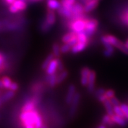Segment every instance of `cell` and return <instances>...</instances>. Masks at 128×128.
Instances as JSON below:
<instances>
[{
    "mask_svg": "<svg viewBox=\"0 0 128 128\" xmlns=\"http://www.w3.org/2000/svg\"><path fill=\"white\" fill-rule=\"evenodd\" d=\"M71 49L72 47L68 43H63L62 45L60 46V52L63 54L70 52Z\"/></svg>",
    "mask_w": 128,
    "mask_h": 128,
    "instance_id": "cell-30",
    "label": "cell"
},
{
    "mask_svg": "<svg viewBox=\"0 0 128 128\" xmlns=\"http://www.w3.org/2000/svg\"><path fill=\"white\" fill-rule=\"evenodd\" d=\"M15 95H16V93L14 91L9 90L6 91V92L4 93V94H2L0 96V99H2V101H3V103H6L7 101H8L9 100L12 99L13 97H14Z\"/></svg>",
    "mask_w": 128,
    "mask_h": 128,
    "instance_id": "cell-18",
    "label": "cell"
},
{
    "mask_svg": "<svg viewBox=\"0 0 128 128\" xmlns=\"http://www.w3.org/2000/svg\"><path fill=\"white\" fill-rule=\"evenodd\" d=\"M102 104L104 105V107L106 108L107 114H108L110 116L113 115V114H114V107L112 105V103H111V102H110V99H107Z\"/></svg>",
    "mask_w": 128,
    "mask_h": 128,
    "instance_id": "cell-21",
    "label": "cell"
},
{
    "mask_svg": "<svg viewBox=\"0 0 128 128\" xmlns=\"http://www.w3.org/2000/svg\"><path fill=\"white\" fill-rule=\"evenodd\" d=\"M4 31H5V29H4L3 22L0 21V32H3Z\"/></svg>",
    "mask_w": 128,
    "mask_h": 128,
    "instance_id": "cell-41",
    "label": "cell"
},
{
    "mask_svg": "<svg viewBox=\"0 0 128 128\" xmlns=\"http://www.w3.org/2000/svg\"><path fill=\"white\" fill-rule=\"evenodd\" d=\"M110 102L112 103V105H113V107H115V106H120L121 105V103L120 102L119 99L116 97L115 96L113 97H112L111 99H110Z\"/></svg>",
    "mask_w": 128,
    "mask_h": 128,
    "instance_id": "cell-35",
    "label": "cell"
},
{
    "mask_svg": "<svg viewBox=\"0 0 128 128\" xmlns=\"http://www.w3.org/2000/svg\"><path fill=\"white\" fill-rule=\"evenodd\" d=\"M100 1L98 0H90L89 2H86L84 5V10L85 13H89L93 11L96 9L98 8V7L100 4Z\"/></svg>",
    "mask_w": 128,
    "mask_h": 128,
    "instance_id": "cell-10",
    "label": "cell"
},
{
    "mask_svg": "<svg viewBox=\"0 0 128 128\" xmlns=\"http://www.w3.org/2000/svg\"><path fill=\"white\" fill-rule=\"evenodd\" d=\"M102 123L104 124V125H107V126H110V127H113L114 126L115 123H114L113 121L112 120L111 116L109 115L108 114H106L103 116L102 119Z\"/></svg>",
    "mask_w": 128,
    "mask_h": 128,
    "instance_id": "cell-24",
    "label": "cell"
},
{
    "mask_svg": "<svg viewBox=\"0 0 128 128\" xmlns=\"http://www.w3.org/2000/svg\"><path fill=\"white\" fill-rule=\"evenodd\" d=\"M68 75H69L68 71L65 69L64 71H62L60 72L59 73H58L57 78V84L59 85L62 82H63L67 78V77L68 76Z\"/></svg>",
    "mask_w": 128,
    "mask_h": 128,
    "instance_id": "cell-23",
    "label": "cell"
},
{
    "mask_svg": "<svg viewBox=\"0 0 128 128\" xmlns=\"http://www.w3.org/2000/svg\"><path fill=\"white\" fill-rule=\"evenodd\" d=\"M19 88L20 86L19 84H18V83L15 82H12L8 90H9L14 91V92H16V91H18V90H19Z\"/></svg>",
    "mask_w": 128,
    "mask_h": 128,
    "instance_id": "cell-36",
    "label": "cell"
},
{
    "mask_svg": "<svg viewBox=\"0 0 128 128\" xmlns=\"http://www.w3.org/2000/svg\"><path fill=\"white\" fill-rule=\"evenodd\" d=\"M58 58H55L54 60L50 62V65L47 67L45 71L47 75H52L54 73H57L58 70Z\"/></svg>",
    "mask_w": 128,
    "mask_h": 128,
    "instance_id": "cell-9",
    "label": "cell"
},
{
    "mask_svg": "<svg viewBox=\"0 0 128 128\" xmlns=\"http://www.w3.org/2000/svg\"><path fill=\"white\" fill-rule=\"evenodd\" d=\"M99 26V21L97 18L89 16L86 20V27L84 30V33L88 37L91 39L96 33Z\"/></svg>",
    "mask_w": 128,
    "mask_h": 128,
    "instance_id": "cell-2",
    "label": "cell"
},
{
    "mask_svg": "<svg viewBox=\"0 0 128 128\" xmlns=\"http://www.w3.org/2000/svg\"><path fill=\"white\" fill-rule=\"evenodd\" d=\"M58 73H54L52 75H47L45 78V82L46 84L50 88H55L57 86V78Z\"/></svg>",
    "mask_w": 128,
    "mask_h": 128,
    "instance_id": "cell-12",
    "label": "cell"
},
{
    "mask_svg": "<svg viewBox=\"0 0 128 128\" xmlns=\"http://www.w3.org/2000/svg\"><path fill=\"white\" fill-rule=\"evenodd\" d=\"M124 44H125V45L126 46V47L128 49V38L126 39V41H125V43Z\"/></svg>",
    "mask_w": 128,
    "mask_h": 128,
    "instance_id": "cell-46",
    "label": "cell"
},
{
    "mask_svg": "<svg viewBox=\"0 0 128 128\" xmlns=\"http://www.w3.org/2000/svg\"><path fill=\"white\" fill-rule=\"evenodd\" d=\"M57 14L58 15V16L62 17L63 19H70L72 16L71 10L67 9L62 5L60 8L57 10Z\"/></svg>",
    "mask_w": 128,
    "mask_h": 128,
    "instance_id": "cell-13",
    "label": "cell"
},
{
    "mask_svg": "<svg viewBox=\"0 0 128 128\" xmlns=\"http://www.w3.org/2000/svg\"><path fill=\"white\" fill-rule=\"evenodd\" d=\"M20 120L22 128H42L44 123L42 115L36 109L29 112H22Z\"/></svg>",
    "mask_w": 128,
    "mask_h": 128,
    "instance_id": "cell-1",
    "label": "cell"
},
{
    "mask_svg": "<svg viewBox=\"0 0 128 128\" xmlns=\"http://www.w3.org/2000/svg\"><path fill=\"white\" fill-rule=\"evenodd\" d=\"M96 73L95 71L92 70L90 74L89 78H88V84L86 86L88 92L90 94L94 93L95 90V84H96Z\"/></svg>",
    "mask_w": 128,
    "mask_h": 128,
    "instance_id": "cell-7",
    "label": "cell"
},
{
    "mask_svg": "<svg viewBox=\"0 0 128 128\" xmlns=\"http://www.w3.org/2000/svg\"><path fill=\"white\" fill-rule=\"evenodd\" d=\"M42 1H43V0H28V2L30 3H36V2H42Z\"/></svg>",
    "mask_w": 128,
    "mask_h": 128,
    "instance_id": "cell-43",
    "label": "cell"
},
{
    "mask_svg": "<svg viewBox=\"0 0 128 128\" xmlns=\"http://www.w3.org/2000/svg\"><path fill=\"white\" fill-rule=\"evenodd\" d=\"M76 36V33L73 32V31H68V33H65L62 37L61 41L63 43H68Z\"/></svg>",
    "mask_w": 128,
    "mask_h": 128,
    "instance_id": "cell-25",
    "label": "cell"
},
{
    "mask_svg": "<svg viewBox=\"0 0 128 128\" xmlns=\"http://www.w3.org/2000/svg\"><path fill=\"white\" fill-rule=\"evenodd\" d=\"M76 85L71 84L68 86V90H67V93L65 97V103L67 105H70L72 101L73 100L75 94L76 93Z\"/></svg>",
    "mask_w": 128,
    "mask_h": 128,
    "instance_id": "cell-6",
    "label": "cell"
},
{
    "mask_svg": "<svg viewBox=\"0 0 128 128\" xmlns=\"http://www.w3.org/2000/svg\"><path fill=\"white\" fill-rule=\"evenodd\" d=\"M45 19L49 24L52 26H54L57 22V15H56L55 11L47 9Z\"/></svg>",
    "mask_w": 128,
    "mask_h": 128,
    "instance_id": "cell-8",
    "label": "cell"
},
{
    "mask_svg": "<svg viewBox=\"0 0 128 128\" xmlns=\"http://www.w3.org/2000/svg\"><path fill=\"white\" fill-rule=\"evenodd\" d=\"M92 70L90 69V67L87 66L83 67V68L81 69L80 75H81V84L83 86L86 87L88 84V78H89L90 74Z\"/></svg>",
    "mask_w": 128,
    "mask_h": 128,
    "instance_id": "cell-4",
    "label": "cell"
},
{
    "mask_svg": "<svg viewBox=\"0 0 128 128\" xmlns=\"http://www.w3.org/2000/svg\"><path fill=\"white\" fill-rule=\"evenodd\" d=\"M52 27L51 25H50L47 22V21L46 20V19L42 20V21L41 22L40 25V31L44 33H46L48 32H50L52 29Z\"/></svg>",
    "mask_w": 128,
    "mask_h": 128,
    "instance_id": "cell-22",
    "label": "cell"
},
{
    "mask_svg": "<svg viewBox=\"0 0 128 128\" xmlns=\"http://www.w3.org/2000/svg\"><path fill=\"white\" fill-rule=\"evenodd\" d=\"M106 90L104 88H98L97 90H94V96L96 97V99H98L100 96H102L104 94H105V92H106Z\"/></svg>",
    "mask_w": 128,
    "mask_h": 128,
    "instance_id": "cell-32",
    "label": "cell"
},
{
    "mask_svg": "<svg viewBox=\"0 0 128 128\" xmlns=\"http://www.w3.org/2000/svg\"><path fill=\"white\" fill-rule=\"evenodd\" d=\"M81 99V95L79 92H77L75 94L74 97L70 105V109H69V116L71 118H73L76 116L78 111V107L80 105V101Z\"/></svg>",
    "mask_w": 128,
    "mask_h": 128,
    "instance_id": "cell-3",
    "label": "cell"
},
{
    "mask_svg": "<svg viewBox=\"0 0 128 128\" xmlns=\"http://www.w3.org/2000/svg\"><path fill=\"white\" fill-rule=\"evenodd\" d=\"M111 118H112V120L113 121L114 123H115V125H119V126L122 127H124L128 124V121L126 119L121 116H119L116 115L115 114L111 116Z\"/></svg>",
    "mask_w": 128,
    "mask_h": 128,
    "instance_id": "cell-15",
    "label": "cell"
},
{
    "mask_svg": "<svg viewBox=\"0 0 128 128\" xmlns=\"http://www.w3.org/2000/svg\"><path fill=\"white\" fill-rule=\"evenodd\" d=\"M89 45V42H78V43L72 47L71 53L73 54H77L84 51Z\"/></svg>",
    "mask_w": 128,
    "mask_h": 128,
    "instance_id": "cell-11",
    "label": "cell"
},
{
    "mask_svg": "<svg viewBox=\"0 0 128 128\" xmlns=\"http://www.w3.org/2000/svg\"><path fill=\"white\" fill-rule=\"evenodd\" d=\"M0 89H4V86H3V82H2V80H0Z\"/></svg>",
    "mask_w": 128,
    "mask_h": 128,
    "instance_id": "cell-45",
    "label": "cell"
},
{
    "mask_svg": "<svg viewBox=\"0 0 128 128\" xmlns=\"http://www.w3.org/2000/svg\"><path fill=\"white\" fill-rule=\"evenodd\" d=\"M22 1H24V2H26L28 3V0H22Z\"/></svg>",
    "mask_w": 128,
    "mask_h": 128,
    "instance_id": "cell-51",
    "label": "cell"
},
{
    "mask_svg": "<svg viewBox=\"0 0 128 128\" xmlns=\"http://www.w3.org/2000/svg\"><path fill=\"white\" fill-rule=\"evenodd\" d=\"M8 9H9V11L11 13H13V14H16V13H18L20 12L18 10V9L16 8V7L13 5V4H11V5H9Z\"/></svg>",
    "mask_w": 128,
    "mask_h": 128,
    "instance_id": "cell-38",
    "label": "cell"
},
{
    "mask_svg": "<svg viewBox=\"0 0 128 128\" xmlns=\"http://www.w3.org/2000/svg\"><path fill=\"white\" fill-rule=\"evenodd\" d=\"M78 42V37H77V34H76V37H74L73 39H72L71 41L68 42V44H69V45H70L72 47H74V45H76Z\"/></svg>",
    "mask_w": 128,
    "mask_h": 128,
    "instance_id": "cell-39",
    "label": "cell"
},
{
    "mask_svg": "<svg viewBox=\"0 0 128 128\" xmlns=\"http://www.w3.org/2000/svg\"><path fill=\"white\" fill-rule=\"evenodd\" d=\"M78 2H81V3H83V4H84V2H85V0H78Z\"/></svg>",
    "mask_w": 128,
    "mask_h": 128,
    "instance_id": "cell-48",
    "label": "cell"
},
{
    "mask_svg": "<svg viewBox=\"0 0 128 128\" xmlns=\"http://www.w3.org/2000/svg\"><path fill=\"white\" fill-rule=\"evenodd\" d=\"M12 4L16 7V8L18 9V10L20 12L24 11L28 8V3H27V2L22 1V0H16Z\"/></svg>",
    "mask_w": 128,
    "mask_h": 128,
    "instance_id": "cell-20",
    "label": "cell"
},
{
    "mask_svg": "<svg viewBox=\"0 0 128 128\" xmlns=\"http://www.w3.org/2000/svg\"><path fill=\"white\" fill-rule=\"evenodd\" d=\"M47 9L56 11L61 7V3L58 0H46Z\"/></svg>",
    "mask_w": 128,
    "mask_h": 128,
    "instance_id": "cell-17",
    "label": "cell"
},
{
    "mask_svg": "<svg viewBox=\"0 0 128 128\" xmlns=\"http://www.w3.org/2000/svg\"><path fill=\"white\" fill-rule=\"evenodd\" d=\"M120 107L125 114V118L128 121V105L126 103H121Z\"/></svg>",
    "mask_w": 128,
    "mask_h": 128,
    "instance_id": "cell-34",
    "label": "cell"
},
{
    "mask_svg": "<svg viewBox=\"0 0 128 128\" xmlns=\"http://www.w3.org/2000/svg\"><path fill=\"white\" fill-rule=\"evenodd\" d=\"M89 1H90V0H85V2H84V4H83V5H84V4H85V3H86V2H89ZM98 1H100V2H101L102 0H98Z\"/></svg>",
    "mask_w": 128,
    "mask_h": 128,
    "instance_id": "cell-50",
    "label": "cell"
},
{
    "mask_svg": "<svg viewBox=\"0 0 128 128\" xmlns=\"http://www.w3.org/2000/svg\"><path fill=\"white\" fill-rule=\"evenodd\" d=\"M3 101H2V99H0V107H2V106L3 105Z\"/></svg>",
    "mask_w": 128,
    "mask_h": 128,
    "instance_id": "cell-49",
    "label": "cell"
},
{
    "mask_svg": "<svg viewBox=\"0 0 128 128\" xmlns=\"http://www.w3.org/2000/svg\"><path fill=\"white\" fill-rule=\"evenodd\" d=\"M52 53L54 54L55 58H60L61 52H60V46L58 43H54L52 45Z\"/></svg>",
    "mask_w": 128,
    "mask_h": 128,
    "instance_id": "cell-26",
    "label": "cell"
},
{
    "mask_svg": "<svg viewBox=\"0 0 128 128\" xmlns=\"http://www.w3.org/2000/svg\"><path fill=\"white\" fill-rule=\"evenodd\" d=\"M7 60V58H6V55H5V54L3 53V52L0 51V61H2V60Z\"/></svg>",
    "mask_w": 128,
    "mask_h": 128,
    "instance_id": "cell-40",
    "label": "cell"
},
{
    "mask_svg": "<svg viewBox=\"0 0 128 128\" xmlns=\"http://www.w3.org/2000/svg\"><path fill=\"white\" fill-rule=\"evenodd\" d=\"M100 41L103 45H104V44H110V45L113 46L114 47H116L118 43L120 42V40L114 35L106 34L101 37Z\"/></svg>",
    "mask_w": 128,
    "mask_h": 128,
    "instance_id": "cell-5",
    "label": "cell"
},
{
    "mask_svg": "<svg viewBox=\"0 0 128 128\" xmlns=\"http://www.w3.org/2000/svg\"><path fill=\"white\" fill-rule=\"evenodd\" d=\"M96 128H107V126L106 125H104V124H102V123H101L100 125H98Z\"/></svg>",
    "mask_w": 128,
    "mask_h": 128,
    "instance_id": "cell-44",
    "label": "cell"
},
{
    "mask_svg": "<svg viewBox=\"0 0 128 128\" xmlns=\"http://www.w3.org/2000/svg\"><path fill=\"white\" fill-rule=\"evenodd\" d=\"M60 2L62 6L64 7V8L72 10L73 5L76 2V0H60Z\"/></svg>",
    "mask_w": 128,
    "mask_h": 128,
    "instance_id": "cell-27",
    "label": "cell"
},
{
    "mask_svg": "<svg viewBox=\"0 0 128 128\" xmlns=\"http://www.w3.org/2000/svg\"><path fill=\"white\" fill-rule=\"evenodd\" d=\"M16 0H5V2H6V4H8V5H11V4H12L14 2H15Z\"/></svg>",
    "mask_w": 128,
    "mask_h": 128,
    "instance_id": "cell-42",
    "label": "cell"
},
{
    "mask_svg": "<svg viewBox=\"0 0 128 128\" xmlns=\"http://www.w3.org/2000/svg\"><path fill=\"white\" fill-rule=\"evenodd\" d=\"M105 48L104 52V56L106 58H110L114 55V54L115 52V49L114 48V47L110 44H104L103 45Z\"/></svg>",
    "mask_w": 128,
    "mask_h": 128,
    "instance_id": "cell-16",
    "label": "cell"
},
{
    "mask_svg": "<svg viewBox=\"0 0 128 128\" xmlns=\"http://www.w3.org/2000/svg\"><path fill=\"white\" fill-rule=\"evenodd\" d=\"M37 106V105L33 101L31 100V99H30L29 100L26 101L24 105L22 107L21 110L22 112H29V111L35 110Z\"/></svg>",
    "mask_w": 128,
    "mask_h": 128,
    "instance_id": "cell-14",
    "label": "cell"
},
{
    "mask_svg": "<svg viewBox=\"0 0 128 128\" xmlns=\"http://www.w3.org/2000/svg\"><path fill=\"white\" fill-rule=\"evenodd\" d=\"M120 21L122 22L124 24L128 26V8L122 12L120 16Z\"/></svg>",
    "mask_w": 128,
    "mask_h": 128,
    "instance_id": "cell-28",
    "label": "cell"
},
{
    "mask_svg": "<svg viewBox=\"0 0 128 128\" xmlns=\"http://www.w3.org/2000/svg\"><path fill=\"white\" fill-rule=\"evenodd\" d=\"M42 128H48V125H46L45 123H44V124H43V125H42Z\"/></svg>",
    "mask_w": 128,
    "mask_h": 128,
    "instance_id": "cell-47",
    "label": "cell"
},
{
    "mask_svg": "<svg viewBox=\"0 0 128 128\" xmlns=\"http://www.w3.org/2000/svg\"><path fill=\"white\" fill-rule=\"evenodd\" d=\"M1 80H2V82H3V86H4V88L7 90L9 89L10 86L12 82V80L10 79V78L7 76H3Z\"/></svg>",
    "mask_w": 128,
    "mask_h": 128,
    "instance_id": "cell-29",
    "label": "cell"
},
{
    "mask_svg": "<svg viewBox=\"0 0 128 128\" xmlns=\"http://www.w3.org/2000/svg\"><path fill=\"white\" fill-rule=\"evenodd\" d=\"M105 95H106V97H107V99H110L112 97L115 96V91L112 89L106 90V92H105Z\"/></svg>",
    "mask_w": 128,
    "mask_h": 128,
    "instance_id": "cell-33",
    "label": "cell"
},
{
    "mask_svg": "<svg viewBox=\"0 0 128 128\" xmlns=\"http://www.w3.org/2000/svg\"><path fill=\"white\" fill-rule=\"evenodd\" d=\"M55 58V56L54 55V54L52 53V52L50 54H49L48 55L46 56L45 60H44V61H43V62H42V65H41V69H42L43 71H46L48 67V65H50V62H52V60H54V58Z\"/></svg>",
    "mask_w": 128,
    "mask_h": 128,
    "instance_id": "cell-19",
    "label": "cell"
},
{
    "mask_svg": "<svg viewBox=\"0 0 128 128\" xmlns=\"http://www.w3.org/2000/svg\"><path fill=\"white\" fill-rule=\"evenodd\" d=\"M64 70V63L60 58H58V70H57V73H59L60 72Z\"/></svg>",
    "mask_w": 128,
    "mask_h": 128,
    "instance_id": "cell-37",
    "label": "cell"
},
{
    "mask_svg": "<svg viewBox=\"0 0 128 128\" xmlns=\"http://www.w3.org/2000/svg\"><path fill=\"white\" fill-rule=\"evenodd\" d=\"M114 114H116V115L126 118L125 114H124V113L123 110H122V109H121L120 105V106H115V107H114Z\"/></svg>",
    "mask_w": 128,
    "mask_h": 128,
    "instance_id": "cell-31",
    "label": "cell"
}]
</instances>
